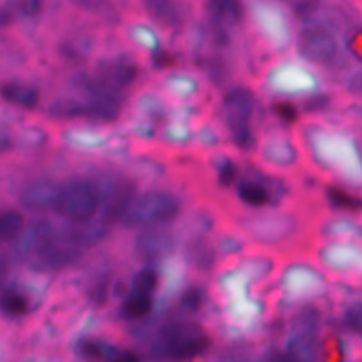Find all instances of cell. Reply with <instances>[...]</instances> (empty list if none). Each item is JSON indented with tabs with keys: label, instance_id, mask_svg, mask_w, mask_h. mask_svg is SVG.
I'll use <instances>...</instances> for the list:
<instances>
[{
	"label": "cell",
	"instance_id": "cell-22",
	"mask_svg": "<svg viewBox=\"0 0 362 362\" xmlns=\"http://www.w3.org/2000/svg\"><path fill=\"white\" fill-rule=\"evenodd\" d=\"M208 14L211 23L233 24L242 17V6L239 0H208Z\"/></svg>",
	"mask_w": 362,
	"mask_h": 362
},
{
	"label": "cell",
	"instance_id": "cell-7",
	"mask_svg": "<svg viewBox=\"0 0 362 362\" xmlns=\"http://www.w3.org/2000/svg\"><path fill=\"white\" fill-rule=\"evenodd\" d=\"M320 313L314 307L303 308L293 318L287 352L294 361L315 359L318 354Z\"/></svg>",
	"mask_w": 362,
	"mask_h": 362
},
{
	"label": "cell",
	"instance_id": "cell-25",
	"mask_svg": "<svg viewBox=\"0 0 362 362\" xmlns=\"http://www.w3.org/2000/svg\"><path fill=\"white\" fill-rule=\"evenodd\" d=\"M327 201L329 205L339 211L346 212H359L362 211V198L345 191L339 187H328L325 191Z\"/></svg>",
	"mask_w": 362,
	"mask_h": 362
},
{
	"label": "cell",
	"instance_id": "cell-15",
	"mask_svg": "<svg viewBox=\"0 0 362 362\" xmlns=\"http://www.w3.org/2000/svg\"><path fill=\"white\" fill-rule=\"evenodd\" d=\"M1 98L21 109L31 110L40 100V92L35 86L18 81H7L1 85Z\"/></svg>",
	"mask_w": 362,
	"mask_h": 362
},
{
	"label": "cell",
	"instance_id": "cell-31",
	"mask_svg": "<svg viewBox=\"0 0 362 362\" xmlns=\"http://www.w3.org/2000/svg\"><path fill=\"white\" fill-rule=\"evenodd\" d=\"M238 165L230 158H223L216 167V178L222 187H230L238 180Z\"/></svg>",
	"mask_w": 362,
	"mask_h": 362
},
{
	"label": "cell",
	"instance_id": "cell-1",
	"mask_svg": "<svg viewBox=\"0 0 362 362\" xmlns=\"http://www.w3.org/2000/svg\"><path fill=\"white\" fill-rule=\"evenodd\" d=\"M209 346L211 338L199 324L188 320H175L158 327L150 345V356L154 359L184 361L202 355Z\"/></svg>",
	"mask_w": 362,
	"mask_h": 362
},
{
	"label": "cell",
	"instance_id": "cell-4",
	"mask_svg": "<svg viewBox=\"0 0 362 362\" xmlns=\"http://www.w3.org/2000/svg\"><path fill=\"white\" fill-rule=\"evenodd\" d=\"M255 109V95L246 86L229 89L222 99V115L235 146L247 150L253 146L252 115Z\"/></svg>",
	"mask_w": 362,
	"mask_h": 362
},
{
	"label": "cell",
	"instance_id": "cell-10",
	"mask_svg": "<svg viewBox=\"0 0 362 362\" xmlns=\"http://www.w3.org/2000/svg\"><path fill=\"white\" fill-rule=\"evenodd\" d=\"M55 226L45 218H37L24 226L23 232L13 242V259L17 263L30 264L41 252Z\"/></svg>",
	"mask_w": 362,
	"mask_h": 362
},
{
	"label": "cell",
	"instance_id": "cell-30",
	"mask_svg": "<svg viewBox=\"0 0 362 362\" xmlns=\"http://www.w3.org/2000/svg\"><path fill=\"white\" fill-rule=\"evenodd\" d=\"M342 322L351 332L362 337V301L352 303L344 310Z\"/></svg>",
	"mask_w": 362,
	"mask_h": 362
},
{
	"label": "cell",
	"instance_id": "cell-29",
	"mask_svg": "<svg viewBox=\"0 0 362 362\" xmlns=\"http://www.w3.org/2000/svg\"><path fill=\"white\" fill-rule=\"evenodd\" d=\"M267 157L269 160L281 164V165H288L293 161H296V150L294 147L287 143V141H276L273 144L267 146Z\"/></svg>",
	"mask_w": 362,
	"mask_h": 362
},
{
	"label": "cell",
	"instance_id": "cell-38",
	"mask_svg": "<svg viewBox=\"0 0 362 362\" xmlns=\"http://www.w3.org/2000/svg\"><path fill=\"white\" fill-rule=\"evenodd\" d=\"M72 3L82 8H95L99 6L100 0H72Z\"/></svg>",
	"mask_w": 362,
	"mask_h": 362
},
{
	"label": "cell",
	"instance_id": "cell-11",
	"mask_svg": "<svg viewBox=\"0 0 362 362\" xmlns=\"http://www.w3.org/2000/svg\"><path fill=\"white\" fill-rule=\"evenodd\" d=\"M62 184L54 178L38 177L27 181L18 192V204L30 212L54 211Z\"/></svg>",
	"mask_w": 362,
	"mask_h": 362
},
{
	"label": "cell",
	"instance_id": "cell-24",
	"mask_svg": "<svg viewBox=\"0 0 362 362\" xmlns=\"http://www.w3.org/2000/svg\"><path fill=\"white\" fill-rule=\"evenodd\" d=\"M25 226L24 215L16 208L3 209L0 215V238L3 242H14Z\"/></svg>",
	"mask_w": 362,
	"mask_h": 362
},
{
	"label": "cell",
	"instance_id": "cell-28",
	"mask_svg": "<svg viewBox=\"0 0 362 362\" xmlns=\"http://www.w3.org/2000/svg\"><path fill=\"white\" fill-rule=\"evenodd\" d=\"M110 274L109 273H100L93 283L89 287L88 291V297L89 301L95 305V307H103L107 301V296H109V287H110Z\"/></svg>",
	"mask_w": 362,
	"mask_h": 362
},
{
	"label": "cell",
	"instance_id": "cell-14",
	"mask_svg": "<svg viewBox=\"0 0 362 362\" xmlns=\"http://www.w3.org/2000/svg\"><path fill=\"white\" fill-rule=\"evenodd\" d=\"M321 257L325 264L337 270L354 269L362 273V249L352 245H331L322 249Z\"/></svg>",
	"mask_w": 362,
	"mask_h": 362
},
{
	"label": "cell",
	"instance_id": "cell-16",
	"mask_svg": "<svg viewBox=\"0 0 362 362\" xmlns=\"http://www.w3.org/2000/svg\"><path fill=\"white\" fill-rule=\"evenodd\" d=\"M147 14L164 27H178L182 21L181 7L177 0H143Z\"/></svg>",
	"mask_w": 362,
	"mask_h": 362
},
{
	"label": "cell",
	"instance_id": "cell-36",
	"mask_svg": "<svg viewBox=\"0 0 362 362\" xmlns=\"http://www.w3.org/2000/svg\"><path fill=\"white\" fill-rule=\"evenodd\" d=\"M329 99L324 95H317V96H313L310 98L305 103H304V107L310 112H315V110H322L327 105H328Z\"/></svg>",
	"mask_w": 362,
	"mask_h": 362
},
{
	"label": "cell",
	"instance_id": "cell-20",
	"mask_svg": "<svg viewBox=\"0 0 362 362\" xmlns=\"http://www.w3.org/2000/svg\"><path fill=\"white\" fill-rule=\"evenodd\" d=\"M30 308L28 297L14 284L6 286L1 291L0 310L4 317L18 318L23 317Z\"/></svg>",
	"mask_w": 362,
	"mask_h": 362
},
{
	"label": "cell",
	"instance_id": "cell-18",
	"mask_svg": "<svg viewBox=\"0 0 362 362\" xmlns=\"http://www.w3.org/2000/svg\"><path fill=\"white\" fill-rule=\"evenodd\" d=\"M120 348L96 338H79L75 344V352L85 359L117 361Z\"/></svg>",
	"mask_w": 362,
	"mask_h": 362
},
{
	"label": "cell",
	"instance_id": "cell-8",
	"mask_svg": "<svg viewBox=\"0 0 362 362\" xmlns=\"http://www.w3.org/2000/svg\"><path fill=\"white\" fill-rule=\"evenodd\" d=\"M136 197L137 185L133 180L120 178L113 181L102 194L99 221L107 226L122 222Z\"/></svg>",
	"mask_w": 362,
	"mask_h": 362
},
{
	"label": "cell",
	"instance_id": "cell-23",
	"mask_svg": "<svg viewBox=\"0 0 362 362\" xmlns=\"http://www.w3.org/2000/svg\"><path fill=\"white\" fill-rule=\"evenodd\" d=\"M191 264L199 272H209L215 263V249L205 239H194L187 249Z\"/></svg>",
	"mask_w": 362,
	"mask_h": 362
},
{
	"label": "cell",
	"instance_id": "cell-13",
	"mask_svg": "<svg viewBox=\"0 0 362 362\" xmlns=\"http://www.w3.org/2000/svg\"><path fill=\"white\" fill-rule=\"evenodd\" d=\"M298 52L307 61L327 64L335 57L337 44L328 33L310 28L303 31L298 37Z\"/></svg>",
	"mask_w": 362,
	"mask_h": 362
},
{
	"label": "cell",
	"instance_id": "cell-21",
	"mask_svg": "<svg viewBox=\"0 0 362 362\" xmlns=\"http://www.w3.org/2000/svg\"><path fill=\"white\" fill-rule=\"evenodd\" d=\"M236 194L243 204L253 208H260L269 204L272 199L269 189L260 181L250 178H243L238 182Z\"/></svg>",
	"mask_w": 362,
	"mask_h": 362
},
{
	"label": "cell",
	"instance_id": "cell-19",
	"mask_svg": "<svg viewBox=\"0 0 362 362\" xmlns=\"http://www.w3.org/2000/svg\"><path fill=\"white\" fill-rule=\"evenodd\" d=\"M153 308V296L130 288L126 294L119 314L123 320H139L146 317Z\"/></svg>",
	"mask_w": 362,
	"mask_h": 362
},
{
	"label": "cell",
	"instance_id": "cell-3",
	"mask_svg": "<svg viewBox=\"0 0 362 362\" xmlns=\"http://www.w3.org/2000/svg\"><path fill=\"white\" fill-rule=\"evenodd\" d=\"M181 208V198L171 191H146L134 198L122 223L126 228H158L175 221Z\"/></svg>",
	"mask_w": 362,
	"mask_h": 362
},
{
	"label": "cell",
	"instance_id": "cell-2",
	"mask_svg": "<svg viewBox=\"0 0 362 362\" xmlns=\"http://www.w3.org/2000/svg\"><path fill=\"white\" fill-rule=\"evenodd\" d=\"M313 146L324 164L332 167L349 185L362 188V154L351 137L321 132L314 134Z\"/></svg>",
	"mask_w": 362,
	"mask_h": 362
},
{
	"label": "cell",
	"instance_id": "cell-33",
	"mask_svg": "<svg viewBox=\"0 0 362 362\" xmlns=\"http://www.w3.org/2000/svg\"><path fill=\"white\" fill-rule=\"evenodd\" d=\"M327 232L331 235H361L362 228L351 221H335L327 226Z\"/></svg>",
	"mask_w": 362,
	"mask_h": 362
},
{
	"label": "cell",
	"instance_id": "cell-27",
	"mask_svg": "<svg viewBox=\"0 0 362 362\" xmlns=\"http://www.w3.org/2000/svg\"><path fill=\"white\" fill-rule=\"evenodd\" d=\"M158 287V273L156 272L154 267H143L140 269L132 280V287L133 290L147 293V294H154V291Z\"/></svg>",
	"mask_w": 362,
	"mask_h": 362
},
{
	"label": "cell",
	"instance_id": "cell-5",
	"mask_svg": "<svg viewBox=\"0 0 362 362\" xmlns=\"http://www.w3.org/2000/svg\"><path fill=\"white\" fill-rule=\"evenodd\" d=\"M102 195L93 182L76 178L62 184L54 212L71 222H89L100 209Z\"/></svg>",
	"mask_w": 362,
	"mask_h": 362
},
{
	"label": "cell",
	"instance_id": "cell-17",
	"mask_svg": "<svg viewBox=\"0 0 362 362\" xmlns=\"http://www.w3.org/2000/svg\"><path fill=\"white\" fill-rule=\"evenodd\" d=\"M47 115L58 120H71L79 117H89V107L86 100L78 98H57L45 109Z\"/></svg>",
	"mask_w": 362,
	"mask_h": 362
},
{
	"label": "cell",
	"instance_id": "cell-9",
	"mask_svg": "<svg viewBox=\"0 0 362 362\" xmlns=\"http://www.w3.org/2000/svg\"><path fill=\"white\" fill-rule=\"evenodd\" d=\"M177 238L173 232L158 228H147L136 235L133 252L136 257L146 263L160 262L174 253Z\"/></svg>",
	"mask_w": 362,
	"mask_h": 362
},
{
	"label": "cell",
	"instance_id": "cell-35",
	"mask_svg": "<svg viewBox=\"0 0 362 362\" xmlns=\"http://www.w3.org/2000/svg\"><path fill=\"white\" fill-rule=\"evenodd\" d=\"M153 64L156 68H165L174 64V57L170 52L160 49L153 55Z\"/></svg>",
	"mask_w": 362,
	"mask_h": 362
},
{
	"label": "cell",
	"instance_id": "cell-26",
	"mask_svg": "<svg viewBox=\"0 0 362 362\" xmlns=\"http://www.w3.org/2000/svg\"><path fill=\"white\" fill-rule=\"evenodd\" d=\"M206 300V291L201 284H191L185 287L178 297V308L184 314L198 313Z\"/></svg>",
	"mask_w": 362,
	"mask_h": 362
},
{
	"label": "cell",
	"instance_id": "cell-37",
	"mask_svg": "<svg viewBox=\"0 0 362 362\" xmlns=\"http://www.w3.org/2000/svg\"><path fill=\"white\" fill-rule=\"evenodd\" d=\"M348 89L349 92L358 95L362 98V71L361 72H356L355 75H352L348 81Z\"/></svg>",
	"mask_w": 362,
	"mask_h": 362
},
{
	"label": "cell",
	"instance_id": "cell-6",
	"mask_svg": "<svg viewBox=\"0 0 362 362\" xmlns=\"http://www.w3.org/2000/svg\"><path fill=\"white\" fill-rule=\"evenodd\" d=\"M238 225L252 240L262 245H277L297 230V219L286 212H253L238 219Z\"/></svg>",
	"mask_w": 362,
	"mask_h": 362
},
{
	"label": "cell",
	"instance_id": "cell-12",
	"mask_svg": "<svg viewBox=\"0 0 362 362\" xmlns=\"http://www.w3.org/2000/svg\"><path fill=\"white\" fill-rule=\"evenodd\" d=\"M137 74V65L132 59L126 57H116L103 61L98 66L93 79L107 90L120 93V90L129 88L136 81Z\"/></svg>",
	"mask_w": 362,
	"mask_h": 362
},
{
	"label": "cell",
	"instance_id": "cell-32",
	"mask_svg": "<svg viewBox=\"0 0 362 362\" xmlns=\"http://www.w3.org/2000/svg\"><path fill=\"white\" fill-rule=\"evenodd\" d=\"M272 110H273L274 116H277L281 122H286V123H293L298 117L297 106L287 100H279V102L273 103Z\"/></svg>",
	"mask_w": 362,
	"mask_h": 362
},
{
	"label": "cell",
	"instance_id": "cell-34",
	"mask_svg": "<svg viewBox=\"0 0 362 362\" xmlns=\"http://www.w3.org/2000/svg\"><path fill=\"white\" fill-rule=\"evenodd\" d=\"M41 0H16V8L25 17H35L41 10Z\"/></svg>",
	"mask_w": 362,
	"mask_h": 362
}]
</instances>
